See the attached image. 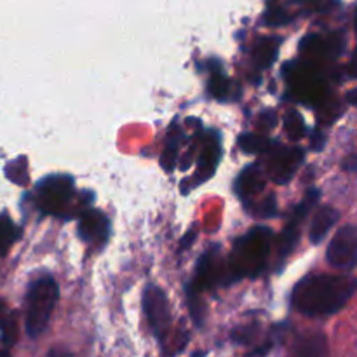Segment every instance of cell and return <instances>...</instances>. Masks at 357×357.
<instances>
[{
	"label": "cell",
	"instance_id": "6da1fadb",
	"mask_svg": "<svg viewBox=\"0 0 357 357\" xmlns=\"http://www.w3.org/2000/svg\"><path fill=\"white\" fill-rule=\"evenodd\" d=\"M356 291L357 279L347 275H309L295 286L291 303L305 316H331L344 309Z\"/></svg>",
	"mask_w": 357,
	"mask_h": 357
},
{
	"label": "cell",
	"instance_id": "7a4b0ae2",
	"mask_svg": "<svg viewBox=\"0 0 357 357\" xmlns=\"http://www.w3.org/2000/svg\"><path fill=\"white\" fill-rule=\"evenodd\" d=\"M272 232L267 227H255L236 241L229 258V272L234 279L257 278L267 265Z\"/></svg>",
	"mask_w": 357,
	"mask_h": 357
},
{
	"label": "cell",
	"instance_id": "3957f363",
	"mask_svg": "<svg viewBox=\"0 0 357 357\" xmlns=\"http://www.w3.org/2000/svg\"><path fill=\"white\" fill-rule=\"evenodd\" d=\"M59 298L58 282L52 278H40L30 286L26 293L24 326L31 338L40 337L51 321Z\"/></svg>",
	"mask_w": 357,
	"mask_h": 357
},
{
	"label": "cell",
	"instance_id": "277c9868",
	"mask_svg": "<svg viewBox=\"0 0 357 357\" xmlns=\"http://www.w3.org/2000/svg\"><path fill=\"white\" fill-rule=\"evenodd\" d=\"M73 180L65 174L47 176L37 185V204L45 215H59L73 195Z\"/></svg>",
	"mask_w": 357,
	"mask_h": 357
},
{
	"label": "cell",
	"instance_id": "5b68a950",
	"mask_svg": "<svg viewBox=\"0 0 357 357\" xmlns=\"http://www.w3.org/2000/svg\"><path fill=\"white\" fill-rule=\"evenodd\" d=\"M143 309H145L146 317H149L153 335L162 340L171 326V314L166 293L155 284L146 286L145 293H143Z\"/></svg>",
	"mask_w": 357,
	"mask_h": 357
},
{
	"label": "cell",
	"instance_id": "8992f818",
	"mask_svg": "<svg viewBox=\"0 0 357 357\" xmlns=\"http://www.w3.org/2000/svg\"><path fill=\"white\" fill-rule=\"evenodd\" d=\"M330 265L337 268H354L357 265V227L345 225L335 234L326 253Z\"/></svg>",
	"mask_w": 357,
	"mask_h": 357
},
{
	"label": "cell",
	"instance_id": "52a82bcc",
	"mask_svg": "<svg viewBox=\"0 0 357 357\" xmlns=\"http://www.w3.org/2000/svg\"><path fill=\"white\" fill-rule=\"evenodd\" d=\"M303 160V150L295 146H282L275 143L274 149L271 150V157H268L267 173L272 178V181L279 185L288 183L296 173L298 166Z\"/></svg>",
	"mask_w": 357,
	"mask_h": 357
},
{
	"label": "cell",
	"instance_id": "ba28073f",
	"mask_svg": "<svg viewBox=\"0 0 357 357\" xmlns=\"http://www.w3.org/2000/svg\"><path fill=\"white\" fill-rule=\"evenodd\" d=\"M317 201H319V190H317V188H310L309 194L305 195V201H303L302 204L295 209V213H293V218L289 220V223L286 225L284 232H282L281 239H279V255H281V258H284L286 255H288L289 251L295 248V244L298 243L300 223H302V220L305 218L307 213L310 211V208H312Z\"/></svg>",
	"mask_w": 357,
	"mask_h": 357
},
{
	"label": "cell",
	"instance_id": "9c48e42d",
	"mask_svg": "<svg viewBox=\"0 0 357 357\" xmlns=\"http://www.w3.org/2000/svg\"><path fill=\"white\" fill-rule=\"evenodd\" d=\"M289 84L293 86L295 93L307 103L319 101L324 96V93H326V86L323 84V80L312 70L303 68V66L293 70L291 77H289Z\"/></svg>",
	"mask_w": 357,
	"mask_h": 357
},
{
	"label": "cell",
	"instance_id": "30bf717a",
	"mask_svg": "<svg viewBox=\"0 0 357 357\" xmlns=\"http://www.w3.org/2000/svg\"><path fill=\"white\" fill-rule=\"evenodd\" d=\"M108 218L100 209H87L82 213L79 222V234L86 243L101 244L108 237Z\"/></svg>",
	"mask_w": 357,
	"mask_h": 357
},
{
	"label": "cell",
	"instance_id": "8fae6325",
	"mask_svg": "<svg viewBox=\"0 0 357 357\" xmlns=\"http://www.w3.org/2000/svg\"><path fill=\"white\" fill-rule=\"evenodd\" d=\"M220 279H222V272H220L218 255H216L215 250L208 251L199 260L197 272H195V281L192 284L197 289L213 288V286L218 284Z\"/></svg>",
	"mask_w": 357,
	"mask_h": 357
},
{
	"label": "cell",
	"instance_id": "7c38bea8",
	"mask_svg": "<svg viewBox=\"0 0 357 357\" xmlns=\"http://www.w3.org/2000/svg\"><path fill=\"white\" fill-rule=\"evenodd\" d=\"M265 188L264 171L258 166H248L236 181V192L241 199L255 197Z\"/></svg>",
	"mask_w": 357,
	"mask_h": 357
},
{
	"label": "cell",
	"instance_id": "4fadbf2b",
	"mask_svg": "<svg viewBox=\"0 0 357 357\" xmlns=\"http://www.w3.org/2000/svg\"><path fill=\"white\" fill-rule=\"evenodd\" d=\"M338 218H340V213L335 208H331V206H323V208L317 209L312 218V223H310V241L314 244H319L326 237V234L330 232L331 227L338 222Z\"/></svg>",
	"mask_w": 357,
	"mask_h": 357
},
{
	"label": "cell",
	"instance_id": "5bb4252c",
	"mask_svg": "<svg viewBox=\"0 0 357 357\" xmlns=\"http://www.w3.org/2000/svg\"><path fill=\"white\" fill-rule=\"evenodd\" d=\"M295 357H330L326 337L321 333L302 337L296 342Z\"/></svg>",
	"mask_w": 357,
	"mask_h": 357
},
{
	"label": "cell",
	"instance_id": "9a60e30c",
	"mask_svg": "<svg viewBox=\"0 0 357 357\" xmlns=\"http://www.w3.org/2000/svg\"><path fill=\"white\" fill-rule=\"evenodd\" d=\"M220 160V145L218 139H211V142L206 143L204 150L201 153V159H199V178L202 180H208L216 169V164Z\"/></svg>",
	"mask_w": 357,
	"mask_h": 357
},
{
	"label": "cell",
	"instance_id": "2e32d148",
	"mask_svg": "<svg viewBox=\"0 0 357 357\" xmlns=\"http://www.w3.org/2000/svg\"><path fill=\"white\" fill-rule=\"evenodd\" d=\"M275 143H272L271 139L265 138L261 135H251V132H244L239 138V146L241 150H244L246 153H260V152H271L274 149Z\"/></svg>",
	"mask_w": 357,
	"mask_h": 357
},
{
	"label": "cell",
	"instance_id": "e0dca14e",
	"mask_svg": "<svg viewBox=\"0 0 357 357\" xmlns=\"http://www.w3.org/2000/svg\"><path fill=\"white\" fill-rule=\"evenodd\" d=\"M275 54H278V42L274 38H264L255 47L253 59L258 65V68H267V66H271L274 63Z\"/></svg>",
	"mask_w": 357,
	"mask_h": 357
},
{
	"label": "cell",
	"instance_id": "ac0fdd59",
	"mask_svg": "<svg viewBox=\"0 0 357 357\" xmlns=\"http://www.w3.org/2000/svg\"><path fill=\"white\" fill-rule=\"evenodd\" d=\"M0 330H2L3 344L10 347L16 342V321H14V314L7 310L3 300H0Z\"/></svg>",
	"mask_w": 357,
	"mask_h": 357
},
{
	"label": "cell",
	"instance_id": "d6986e66",
	"mask_svg": "<svg viewBox=\"0 0 357 357\" xmlns=\"http://www.w3.org/2000/svg\"><path fill=\"white\" fill-rule=\"evenodd\" d=\"M17 239V229L7 215H0V257L9 251Z\"/></svg>",
	"mask_w": 357,
	"mask_h": 357
},
{
	"label": "cell",
	"instance_id": "ffe728a7",
	"mask_svg": "<svg viewBox=\"0 0 357 357\" xmlns=\"http://www.w3.org/2000/svg\"><path fill=\"white\" fill-rule=\"evenodd\" d=\"M284 128L286 132L291 136L293 139H300L305 132V124H303L302 115L296 110H289L288 114L284 115Z\"/></svg>",
	"mask_w": 357,
	"mask_h": 357
},
{
	"label": "cell",
	"instance_id": "44dd1931",
	"mask_svg": "<svg viewBox=\"0 0 357 357\" xmlns=\"http://www.w3.org/2000/svg\"><path fill=\"white\" fill-rule=\"evenodd\" d=\"M229 91H230V82L223 73L215 72L209 79V93L211 96H215L216 100H225L229 96Z\"/></svg>",
	"mask_w": 357,
	"mask_h": 357
},
{
	"label": "cell",
	"instance_id": "7402d4cb",
	"mask_svg": "<svg viewBox=\"0 0 357 357\" xmlns=\"http://www.w3.org/2000/svg\"><path fill=\"white\" fill-rule=\"evenodd\" d=\"M199 293H201V289L195 288L194 284L188 286V303H190L192 317L195 319V323L201 324L202 317H204V305H202V300Z\"/></svg>",
	"mask_w": 357,
	"mask_h": 357
},
{
	"label": "cell",
	"instance_id": "603a6c76",
	"mask_svg": "<svg viewBox=\"0 0 357 357\" xmlns=\"http://www.w3.org/2000/svg\"><path fill=\"white\" fill-rule=\"evenodd\" d=\"M176 160H178V142L174 136H171L169 143H167L162 155H160V164H162L164 169L169 173V171H173L174 166H176Z\"/></svg>",
	"mask_w": 357,
	"mask_h": 357
},
{
	"label": "cell",
	"instance_id": "cb8c5ba5",
	"mask_svg": "<svg viewBox=\"0 0 357 357\" xmlns=\"http://www.w3.org/2000/svg\"><path fill=\"white\" fill-rule=\"evenodd\" d=\"M278 213V204H275V199L274 195H268L264 202H261V209H260V215L265 216V218H271Z\"/></svg>",
	"mask_w": 357,
	"mask_h": 357
},
{
	"label": "cell",
	"instance_id": "d4e9b609",
	"mask_svg": "<svg viewBox=\"0 0 357 357\" xmlns=\"http://www.w3.org/2000/svg\"><path fill=\"white\" fill-rule=\"evenodd\" d=\"M253 330H255L253 326L251 328L246 326V328H241V330H236L234 331V340H237L239 344H248V342L255 337Z\"/></svg>",
	"mask_w": 357,
	"mask_h": 357
},
{
	"label": "cell",
	"instance_id": "484cf974",
	"mask_svg": "<svg viewBox=\"0 0 357 357\" xmlns=\"http://www.w3.org/2000/svg\"><path fill=\"white\" fill-rule=\"evenodd\" d=\"M47 357H73V354L70 351H66V349L63 347H54L49 351Z\"/></svg>",
	"mask_w": 357,
	"mask_h": 357
},
{
	"label": "cell",
	"instance_id": "4316f807",
	"mask_svg": "<svg viewBox=\"0 0 357 357\" xmlns=\"http://www.w3.org/2000/svg\"><path fill=\"white\" fill-rule=\"evenodd\" d=\"M344 169L357 171V153H356V155L347 157V159L344 160Z\"/></svg>",
	"mask_w": 357,
	"mask_h": 357
},
{
	"label": "cell",
	"instance_id": "83f0119b",
	"mask_svg": "<svg viewBox=\"0 0 357 357\" xmlns=\"http://www.w3.org/2000/svg\"><path fill=\"white\" fill-rule=\"evenodd\" d=\"M261 121L265 122V128L271 129L275 122V115L272 114V112H264V115H261Z\"/></svg>",
	"mask_w": 357,
	"mask_h": 357
},
{
	"label": "cell",
	"instance_id": "f1b7e54d",
	"mask_svg": "<svg viewBox=\"0 0 357 357\" xmlns=\"http://www.w3.org/2000/svg\"><path fill=\"white\" fill-rule=\"evenodd\" d=\"M347 101L351 105H354V107H357V89L349 91V93H347Z\"/></svg>",
	"mask_w": 357,
	"mask_h": 357
},
{
	"label": "cell",
	"instance_id": "f546056e",
	"mask_svg": "<svg viewBox=\"0 0 357 357\" xmlns=\"http://www.w3.org/2000/svg\"><path fill=\"white\" fill-rule=\"evenodd\" d=\"M0 357H10L9 351L7 349H0Z\"/></svg>",
	"mask_w": 357,
	"mask_h": 357
}]
</instances>
